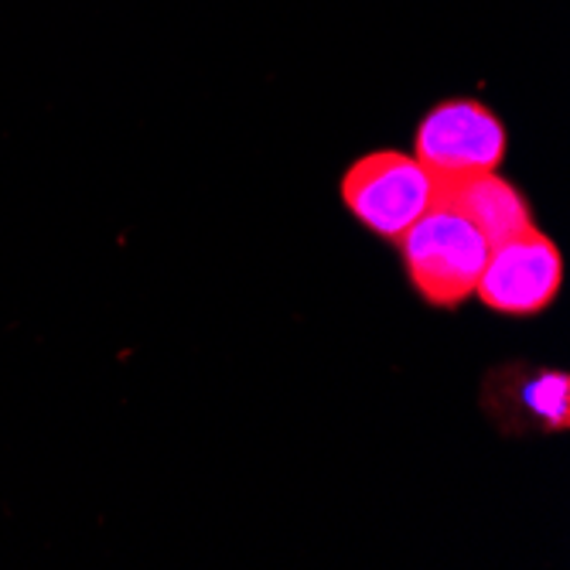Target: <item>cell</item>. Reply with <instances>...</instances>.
I'll use <instances>...</instances> for the list:
<instances>
[{
  "label": "cell",
  "mask_w": 570,
  "mask_h": 570,
  "mask_svg": "<svg viewBox=\"0 0 570 570\" xmlns=\"http://www.w3.org/2000/svg\"><path fill=\"white\" fill-rule=\"evenodd\" d=\"M396 243L410 287L431 307H458L475 297L492 243L451 205L434 202Z\"/></svg>",
  "instance_id": "6da1fadb"
},
{
  "label": "cell",
  "mask_w": 570,
  "mask_h": 570,
  "mask_svg": "<svg viewBox=\"0 0 570 570\" xmlns=\"http://www.w3.org/2000/svg\"><path fill=\"white\" fill-rule=\"evenodd\" d=\"M345 209L386 243H396L438 202V178L400 150H373L342 178Z\"/></svg>",
  "instance_id": "7a4b0ae2"
},
{
  "label": "cell",
  "mask_w": 570,
  "mask_h": 570,
  "mask_svg": "<svg viewBox=\"0 0 570 570\" xmlns=\"http://www.w3.org/2000/svg\"><path fill=\"white\" fill-rule=\"evenodd\" d=\"M505 127L479 99H448L421 120L413 137L417 158L438 181L499 171L505 161Z\"/></svg>",
  "instance_id": "3957f363"
},
{
  "label": "cell",
  "mask_w": 570,
  "mask_h": 570,
  "mask_svg": "<svg viewBox=\"0 0 570 570\" xmlns=\"http://www.w3.org/2000/svg\"><path fill=\"white\" fill-rule=\"evenodd\" d=\"M563 287V256L533 223L495 243L482 267L475 297L505 318H537Z\"/></svg>",
  "instance_id": "277c9868"
},
{
  "label": "cell",
  "mask_w": 570,
  "mask_h": 570,
  "mask_svg": "<svg viewBox=\"0 0 570 570\" xmlns=\"http://www.w3.org/2000/svg\"><path fill=\"white\" fill-rule=\"evenodd\" d=\"M482 403L505 434H563L570 428V380L563 370L509 362L485 380Z\"/></svg>",
  "instance_id": "5b68a950"
},
{
  "label": "cell",
  "mask_w": 570,
  "mask_h": 570,
  "mask_svg": "<svg viewBox=\"0 0 570 570\" xmlns=\"http://www.w3.org/2000/svg\"><path fill=\"white\" fill-rule=\"evenodd\" d=\"M438 202L461 213L492 246L533 223L527 195L512 181L499 178V171L438 181Z\"/></svg>",
  "instance_id": "8992f818"
}]
</instances>
